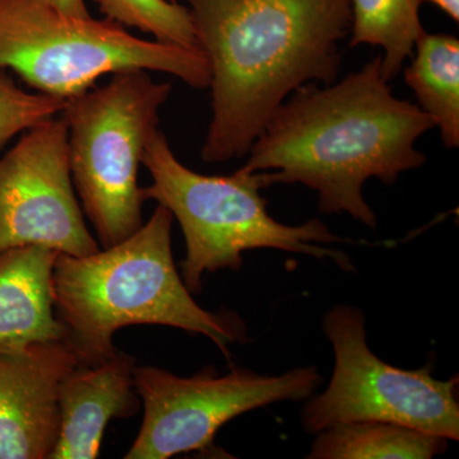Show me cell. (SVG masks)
Instances as JSON below:
<instances>
[{"label":"cell","mask_w":459,"mask_h":459,"mask_svg":"<svg viewBox=\"0 0 459 459\" xmlns=\"http://www.w3.org/2000/svg\"><path fill=\"white\" fill-rule=\"evenodd\" d=\"M389 83L377 56L338 82L305 84L272 115L241 170L264 172L268 186L303 184L318 193L320 212L347 213L376 230L365 183L376 178L391 186L425 165L416 143L437 128Z\"/></svg>","instance_id":"obj_1"},{"label":"cell","mask_w":459,"mask_h":459,"mask_svg":"<svg viewBox=\"0 0 459 459\" xmlns=\"http://www.w3.org/2000/svg\"><path fill=\"white\" fill-rule=\"evenodd\" d=\"M188 7L211 72L212 117L201 157L247 155L296 90L337 81L351 0H175Z\"/></svg>","instance_id":"obj_2"},{"label":"cell","mask_w":459,"mask_h":459,"mask_svg":"<svg viewBox=\"0 0 459 459\" xmlns=\"http://www.w3.org/2000/svg\"><path fill=\"white\" fill-rule=\"evenodd\" d=\"M172 222L170 211L157 204L150 220L120 243L89 255H57L54 309L81 364L113 356L115 332L133 325L204 334L228 358L230 344L247 340L238 314L207 312L192 298L172 258Z\"/></svg>","instance_id":"obj_3"},{"label":"cell","mask_w":459,"mask_h":459,"mask_svg":"<svg viewBox=\"0 0 459 459\" xmlns=\"http://www.w3.org/2000/svg\"><path fill=\"white\" fill-rule=\"evenodd\" d=\"M142 165L152 184L143 197L170 211L186 238V255L181 263V279L192 294L202 290L207 272L238 271L247 250L277 249L331 259L342 271H352L346 253L319 244L353 243L334 235L319 219L290 226L268 213V188L264 172L204 175L181 164L172 152L164 132L157 131L148 142Z\"/></svg>","instance_id":"obj_4"},{"label":"cell","mask_w":459,"mask_h":459,"mask_svg":"<svg viewBox=\"0 0 459 459\" xmlns=\"http://www.w3.org/2000/svg\"><path fill=\"white\" fill-rule=\"evenodd\" d=\"M129 69L210 89V65L199 48L144 40L107 18L71 16L49 0H0V71L13 72L38 92L68 100Z\"/></svg>","instance_id":"obj_5"},{"label":"cell","mask_w":459,"mask_h":459,"mask_svg":"<svg viewBox=\"0 0 459 459\" xmlns=\"http://www.w3.org/2000/svg\"><path fill=\"white\" fill-rule=\"evenodd\" d=\"M171 89L143 69L117 72L104 86L66 100L60 113L68 128L72 180L102 247L143 225L146 199L138 172Z\"/></svg>","instance_id":"obj_6"},{"label":"cell","mask_w":459,"mask_h":459,"mask_svg":"<svg viewBox=\"0 0 459 459\" xmlns=\"http://www.w3.org/2000/svg\"><path fill=\"white\" fill-rule=\"evenodd\" d=\"M334 350L333 376L305 404L301 424L316 434L338 424L383 421L459 439L458 377L439 380L430 365L403 370L380 360L367 342L364 314L338 304L323 319Z\"/></svg>","instance_id":"obj_7"},{"label":"cell","mask_w":459,"mask_h":459,"mask_svg":"<svg viewBox=\"0 0 459 459\" xmlns=\"http://www.w3.org/2000/svg\"><path fill=\"white\" fill-rule=\"evenodd\" d=\"M322 380L313 367L281 376H262L243 368L220 376L207 367L190 377L155 367H135L134 386L144 415L126 458L166 459L204 451L232 419L277 402L307 400Z\"/></svg>","instance_id":"obj_8"},{"label":"cell","mask_w":459,"mask_h":459,"mask_svg":"<svg viewBox=\"0 0 459 459\" xmlns=\"http://www.w3.org/2000/svg\"><path fill=\"white\" fill-rule=\"evenodd\" d=\"M27 246L74 256L99 250L74 195L62 117L21 134L0 159V253Z\"/></svg>","instance_id":"obj_9"},{"label":"cell","mask_w":459,"mask_h":459,"mask_svg":"<svg viewBox=\"0 0 459 459\" xmlns=\"http://www.w3.org/2000/svg\"><path fill=\"white\" fill-rule=\"evenodd\" d=\"M65 341L0 355V459H50L59 435V388L77 367Z\"/></svg>","instance_id":"obj_10"},{"label":"cell","mask_w":459,"mask_h":459,"mask_svg":"<svg viewBox=\"0 0 459 459\" xmlns=\"http://www.w3.org/2000/svg\"><path fill=\"white\" fill-rule=\"evenodd\" d=\"M134 359L117 351L93 364L78 362L59 388V435L50 459L98 458L113 419L131 418L141 406Z\"/></svg>","instance_id":"obj_11"},{"label":"cell","mask_w":459,"mask_h":459,"mask_svg":"<svg viewBox=\"0 0 459 459\" xmlns=\"http://www.w3.org/2000/svg\"><path fill=\"white\" fill-rule=\"evenodd\" d=\"M59 255L41 246L0 253V355L65 341L53 300V271Z\"/></svg>","instance_id":"obj_12"},{"label":"cell","mask_w":459,"mask_h":459,"mask_svg":"<svg viewBox=\"0 0 459 459\" xmlns=\"http://www.w3.org/2000/svg\"><path fill=\"white\" fill-rule=\"evenodd\" d=\"M410 65L402 69L421 110L439 128L444 147L459 146V40L449 33L424 32Z\"/></svg>","instance_id":"obj_13"},{"label":"cell","mask_w":459,"mask_h":459,"mask_svg":"<svg viewBox=\"0 0 459 459\" xmlns=\"http://www.w3.org/2000/svg\"><path fill=\"white\" fill-rule=\"evenodd\" d=\"M309 459H430L448 451V439L383 421L338 424L319 431Z\"/></svg>","instance_id":"obj_14"},{"label":"cell","mask_w":459,"mask_h":459,"mask_svg":"<svg viewBox=\"0 0 459 459\" xmlns=\"http://www.w3.org/2000/svg\"><path fill=\"white\" fill-rule=\"evenodd\" d=\"M350 47L369 45L383 50L382 71L392 82L412 56L425 32L420 20V0H351Z\"/></svg>","instance_id":"obj_15"},{"label":"cell","mask_w":459,"mask_h":459,"mask_svg":"<svg viewBox=\"0 0 459 459\" xmlns=\"http://www.w3.org/2000/svg\"><path fill=\"white\" fill-rule=\"evenodd\" d=\"M107 20L150 33L156 41L198 48L186 5L175 0H93Z\"/></svg>","instance_id":"obj_16"},{"label":"cell","mask_w":459,"mask_h":459,"mask_svg":"<svg viewBox=\"0 0 459 459\" xmlns=\"http://www.w3.org/2000/svg\"><path fill=\"white\" fill-rule=\"evenodd\" d=\"M66 100L27 92L7 71H0V150L17 135L62 113Z\"/></svg>","instance_id":"obj_17"},{"label":"cell","mask_w":459,"mask_h":459,"mask_svg":"<svg viewBox=\"0 0 459 459\" xmlns=\"http://www.w3.org/2000/svg\"><path fill=\"white\" fill-rule=\"evenodd\" d=\"M51 4L56 5L65 13L75 17H90L89 8L84 0H49Z\"/></svg>","instance_id":"obj_18"},{"label":"cell","mask_w":459,"mask_h":459,"mask_svg":"<svg viewBox=\"0 0 459 459\" xmlns=\"http://www.w3.org/2000/svg\"><path fill=\"white\" fill-rule=\"evenodd\" d=\"M420 2H429L442 9L444 13L448 14L455 22L459 21V0H420Z\"/></svg>","instance_id":"obj_19"}]
</instances>
